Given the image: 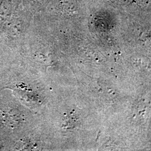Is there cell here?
<instances>
[{
  "mask_svg": "<svg viewBox=\"0 0 151 151\" xmlns=\"http://www.w3.org/2000/svg\"><path fill=\"white\" fill-rule=\"evenodd\" d=\"M22 122L19 111L14 106L0 107V127L2 129L14 130Z\"/></svg>",
  "mask_w": 151,
  "mask_h": 151,
  "instance_id": "obj_1",
  "label": "cell"
}]
</instances>
